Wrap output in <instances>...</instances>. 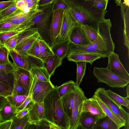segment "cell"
<instances>
[{"instance_id":"1","label":"cell","mask_w":129,"mask_h":129,"mask_svg":"<svg viewBox=\"0 0 129 129\" xmlns=\"http://www.w3.org/2000/svg\"><path fill=\"white\" fill-rule=\"evenodd\" d=\"M112 26L109 19L100 21L97 25L98 35L96 38L88 45L81 46L70 42L69 52L87 53L100 56L101 58L108 57L114 52V43L110 31Z\"/></svg>"},{"instance_id":"2","label":"cell","mask_w":129,"mask_h":129,"mask_svg":"<svg viewBox=\"0 0 129 129\" xmlns=\"http://www.w3.org/2000/svg\"><path fill=\"white\" fill-rule=\"evenodd\" d=\"M68 11L80 25H87L97 30L100 21L105 19L107 11L96 7L90 0H65Z\"/></svg>"},{"instance_id":"3","label":"cell","mask_w":129,"mask_h":129,"mask_svg":"<svg viewBox=\"0 0 129 129\" xmlns=\"http://www.w3.org/2000/svg\"><path fill=\"white\" fill-rule=\"evenodd\" d=\"M58 88V86H55L44 101L43 118L56 125L60 129H70V120L64 110Z\"/></svg>"},{"instance_id":"4","label":"cell","mask_w":129,"mask_h":129,"mask_svg":"<svg viewBox=\"0 0 129 129\" xmlns=\"http://www.w3.org/2000/svg\"><path fill=\"white\" fill-rule=\"evenodd\" d=\"M94 94L101 100L117 118L125 124L124 129H129V113L124 110L121 106L108 95L104 88H97Z\"/></svg>"},{"instance_id":"5","label":"cell","mask_w":129,"mask_h":129,"mask_svg":"<svg viewBox=\"0 0 129 129\" xmlns=\"http://www.w3.org/2000/svg\"><path fill=\"white\" fill-rule=\"evenodd\" d=\"M93 73L98 82L105 83L112 87L123 88L129 83V81L113 73L106 68L94 67Z\"/></svg>"},{"instance_id":"6","label":"cell","mask_w":129,"mask_h":129,"mask_svg":"<svg viewBox=\"0 0 129 129\" xmlns=\"http://www.w3.org/2000/svg\"><path fill=\"white\" fill-rule=\"evenodd\" d=\"M55 87L50 81H38L33 78L29 93L33 102L43 103L45 98Z\"/></svg>"},{"instance_id":"7","label":"cell","mask_w":129,"mask_h":129,"mask_svg":"<svg viewBox=\"0 0 129 129\" xmlns=\"http://www.w3.org/2000/svg\"><path fill=\"white\" fill-rule=\"evenodd\" d=\"M42 8V11L33 18L25 23L22 26L23 29L33 27L35 26L38 30L47 28L52 16V4L40 8Z\"/></svg>"},{"instance_id":"8","label":"cell","mask_w":129,"mask_h":129,"mask_svg":"<svg viewBox=\"0 0 129 129\" xmlns=\"http://www.w3.org/2000/svg\"><path fill=\"white\" fill-rule=\"evenodd\" d=\"M64 10L59 9L52 11L49 34L52 44L56 42L62 23Z\"/></svg>"},{"instance_id":"9","label":"cell","mask_w":129,"mask_h":129,"mask_svg":"<svg viewBox=\"0 0 129 129\" xmlns=\"http://www.w3.org/2000/svg\"><path fill=\"white\" fill-rule=\"evenodd\" d=\"M84 91L80 87L75 85L74 105L70 120V129H77L79 125V107L80 104L87 99Z\"/></svg>"},{"instance_id":"10","label":"cell","mask_w":129,"mask_h":129,"mask_svg":"<svg viewBox=\"0 0 129 129\" xmlns=\"http://www.w3.org/2000/svg\"><path fill=\"white\" fill-rule=\"evenodd\" d=\"M79 114L83 112H89L96 115L98 119L106 116L95 99L94 95L84 100L79 105Z\"/></svg>"},{"instance_id":"11","label":"cell","mask_w":129,"mask_h":129,"mask_svg":"<svg viewBox=\"0 0 129 129\" xmlns=\"http://www.w3.org/2000/svg\"><path fill=\"white\" fill-rule=\"evenodd\" d=\"M108 57V63L106 68L113 73L129 81V74L120 61L118 54L113 52Z\"/></svg>"},{"instance_id":"12","label":"cell","mask_w":129,"mask_h":129,"mask_svg":"<svg viewBox=\"0 0 129 129\" xmlns=\"http://www.w3.org/2000/svg\"><path fill=\"white\" fill-rule=\"evenodd\" d=\"M77 23L69 12L64 10L61 30L56 41L69 39L72 30Z\"/></svg>"},{"instance_id":"13","label":"cell","mask_w":129,"mask_h":129,"mask_svg":"<svg viewBox=\"0 0 129 129\" xmlns=\"http://www.w3.org/2000/svg\"><path fill=\"white\" fill-rule=\"evenodd\" d=\"M69 39L70 42L81 46H86L91 43L80 25L77 23L73 27Z\"/></svg>"},{"instance_id":"14","label":"cell","mask_w":129,"mask_h":129,"mask_svg":"<svg viewBox=\"0 0 129 129\" xmlns=\"http://www.w3.org/2000/svg\"><path fill=\"white\" fill-rule=\"evenodd\" d=\"M29 122L31 124H37L44 118V109L43 103L31 101L28 105Z\"/></svg>"},{"instance_id":"15","label":"cell","mask_w":129,"mask_h":129,"mask_svg":"<svg viewBox=\"0 0 129 129\" xmlns=\"http://www.w3.org/2000/svg\"><path fill=\"white\" fill-rule=\"evenodd\" d=\"M14 78L19 82L28 94L33 78L30 71L20 68H17L13 73Z\"/></svg>"},{"instance_id":"16","label":"cell","mask_w":129,"mask_h":129,"mask_svg":"<svg viewBox=\"0 0 129 129\" xmlns=\"http://www.w3.org/2000/svg\"><path fill=\"white\" fill-rule=\"evenodd\" d=\"M75 85L61 98L64 110L70 121L74 103Z\"/></svg>"},{"instance_id":"17","label":"cell","mask_w":129,"mask_h":129,"mask_svg":"<svg viewBox=\"0 0 129 129\" xmlns=\"http://www.w3.org/2000/svg\"><path fill=\"white\" fill-rule=\"evenodd\" d=\"M68 60L76 62L85 61L91 65L95 60L101 58L99 55L87 53H74L69 52L67 55Z\"/></svg>"},{"instance_id":"18","label":"cell","mask_w":129,"mask_h":129,"mask_svg":"<svg viewBox=\"0 0 129 129\" xmlns=\"http://www.w3.org/2000/svg\"><path fill=\"white\" fill-rule=\"evenodd\" d=\"M98 119L96 115L89 112H82L79 115L78 129H93Z\"/></svg>"},{"instance_id":"19","label":"cell","mask_w":129,"mask_h":129,"mask_svg":"<svg viewBox=\"0 0 129 129\" xmlns=\"http://www.w3.org/2000/svg\"><path fill=\"white\" fill-rule=\"evenodd\" d=\"M30 71L32 78L36 80L44 81H50L51 77L43 65L39 66L35 63H32Z\"/></svg>"},{"instance_id":"20","label":"cell","mask_w":129,"mask_h":129,"mask_svg":"<svg viewBox=\"0 0 129 129\" xmlns=\"http://www.w3.org/2000/svg\"><path fill=\"white\" fill-rule=\"evenodd\" d=\"M70 43L69 39L56 41L52 44L51 47L54 54L63 60L68 53Z\"/></svg>"},{"instance_id":"21","label":"cell","mask_w":129,"mask_h":129,"mask_svg":"<svg viewBox=\"0 0 129 129\" xmlns=\"http://www.w3.org/2000/svg\"><path fill=\"white\" fill-rule=\"evenodd\" d=\"M9 55L13 61V63L16 68H20L30 71L31 63L28 58H25L19 54L15 50H8Z\"/></svg>"},{"instance_id":"22","label":"cell","mask_w":129,"mask_h":129,"mask_svg":"<svg viewBox=\"0 0 129 129\" xmlns=\"http://www.w3.org/2000/svg\"><path fill=\"white\" fill-rule=\"evenodd\" d=\"M62 60L54 54L48 57L42 63L51 77L54 75L56 69L62 64Z\"/></svg>"},{"instance_id":"23","label":"cell","mask_w":129,"mask_h":129,"mask_svg":"<svg viewBox=\"0 0 129 129\" xmlns=\"http://www.w3.org/2000/svg\"><path fill=\"white\" fill-rule=\"evenodd\" d=\"M17 111V107L7 100L0 110V122L12 119L15 116Z\"/></svg>"},{"instance_id":"24","label":"cell","mask_w":129,"mask_h":129,"mask_svg":"<svg viewBox=\"0 0 129 129\" xmlns=\"http://www.w3.org/2000/svg\"><path fill=\"white\" fill-rule=\"evenodd\" d=\"M40 35L39 32L29 38L16 46L15 50L23 57L28 58L29 57L27 52Z\"/></svg>"},{"instance_id":"25","label":"cell","mask_w":129,"mask_h":129,"mask_svg":"<svg viewBox=\"0 0 129 129\" xmlns=\"http://www.w3.org/2000/svg\"><path fill=\"white\" fill-rule=\"evenodd\" d=\"M12 120L11 129H36V124L29 122L28 114L22 117L17 118L15 116Z\"/></svg>"},{"instance_id":"26","label":"cell","mask_w":129,"mask_h":129,"mask_svg":"<svg viewBox=\"0 0 129 129\" xmlns=\"http://www.w3.org/2000/svg\"><path fill=\"white\" fill-rule=\"evenodd\" d=\"M37 40L39 44L40 58L42 62L48 57L54 54L51 46L42 39L40 35L38 37Z\"/></svg>"},{"instance_id":"27","label":"cell","mask_w":129,"mask_h":129,"mask_svg":"<svg viewBox=\"0 0 129 129\" xmlns=\"http://www.w3.org/2000/svg\"><path fill=\"white\" fill-rule=\"evenodd\" d=\"M120 128L112 119L106 116L97 120L93 129H119Z\"/></svg>"},{"instance_id":"28","label":"cell","mask_w":129,"mask_h":129,"mask_svg":"<svg viewBox=\"0 0 129 129\" xmlns=\"http://www.w3.org/2000/svg\"><path fill=\"white\" fill-rule=\"evenodd\" d=\"M94 95L98 103L106 115L112 119L120 128L124 126L125 124L117 118L109 108L101 100L94 94Z\"/></svg>"},{"instance_id":"29","label":"cell","mask_w":129,"mask_h":129,"mask_svg":"<svg viewBox=\"0 0 129 129\" xmlns=\"http://www.w3.org/2000/svg\"><path fill=\"white\" fill-rule=\"evenodd\" d=\"M75 62L77 66V77L75 84L77 86L80 87L85 75L87 62L84 61H79Z\"/></svg>"},{"instance_id":"30","label":"cell","mask_w":129,"mask_h":129,"mask_svg":"<svg viewBox=\"0 0 129 129\" xmlns=\"http://www.w3.org/2000/svg\"><path fill=\"white\" fill-rule=\"evenodd\" d=\"M108 95L113 100L121 106L125 107L128 110L129 101L128 98L122 96L110 90H106Z\"/></svg>"},{"instance_id":"31","label":"cell","mask_w":129,"mask_h":129,"mask_svg":"<svg viewBox=\"0 0 129 129\" xmlns=\"http://www.w3.org/2000/svg\"><path fill=\"white\" fill-rule=\"evenodd\" d=\"M15 30H22L20 26L10 22L3 21L0 23V33Z\"/></svg>"},{"instance_id":"32","label":"cell","mask_w":129,"mask_h":129,"mask_svg":"<svg viewBox=\"0 0 129 129\" xmlns=\"http://www.w3.org/2000/svg\"><path fill=\"white\" fill-rule=\"evenodd\" d=\"M27 54L29 57H32L42 62L40 58L39 44L37 39L27 51Z\"/></svg>"},{"instance_id":"33","label":"cell","mask_w":129,"mask_h":129,"mask_svg":"<svg viewBox=\"0 0 129 129\" xmlns=\"http://www.w3.org/2000/svg\"><path fill=\"white\" fill-rule=\"evenodd\" d=\"M28 95H11L7 97V100L17 108L27 98Z\"/></svg>"},{"instance_id":"34","label":"cell","mask_w":129,"mask_h":129,"mask_svg":"<svg viewBox=\"0 0 129 129\" xmlns=\"http://www.w3.org/2000/svg\"><path fill=\"white\" fill-rule=\"evenodd\" d=\"M11 95H28V94L21 84L14 78Z\"/></svg>"},{"instance_id":"35","label":"cell","mask_w":129,"mask_h":129,"mask_svg":"<svg viewBox=\"0 0 129 129\" xmlns=\"http://www.w3.org/2000/svg\"><path fill=\"white\" fill-rule=\"evenodd\" d=\"M80 25L91 43L96 38L98 35L97 30L87 25Z\"/></svg>"},{"instance_id":"36","label":"cell","mask_w":129,"mask_h":129,"mask_svg":"<svg viewBox=\"0 0 129 129\" xmlns=\"http://www.w3.org/2000/svg\"><path fill=\"white\" fill-rule=\"evenodd\" d=\"M25 13L23 10L18 8L17 10L9 16L4 18L2 21L11 22L18 25V21L19 18L23 13Z\"/></svg>"},{"instance_id":"37","label":"cell","mask_w":129,"mask_h":129,"mask_svg":"<svg viewBox=\"0 0 129 129\" xmlns=\"http://www.w3.org/2000/svg\"><path fill=\"white\" fill-rule=\"evenodd\" d=\"M75 84V82L70 80L58 86V91L60 97H62Z\"/></svg>"},{"instance_id":"38","label":"cell","mask_w":129,"mask_h":129,"mask_svg":"<svg viewBox=\"0 0 129 129\" xmlns=\"http://www.w3.org/2000/svg\"><path fill=\"white\" fill-rule=\"evenodd\" d=\"M9 51L4 45L0 46V64H6L11 62L9 58Z\"/></svg>"},{"instance_id":"39","label":"cell","mask_w":129,"mask_h":129,"mask_svg":"<svg viewBox=\"0 0 129 129\" xmlns=\"http://www.w3.org/2000/svg\"><path fill=\"white\" fill-rule=\"evenodd\" d=\"M12 87L6 82L0 81V94L5 97L11 95Z\"/></svg>"},{"instance_id":"40","label":"cell","mask_w":129,"mask_h":129,"mask_svg":"<svg viewBox=\"0 0 129 129\" xmlns=\"http://www.w3.org/2000/svg\"><path fill=\"white\" fill-rule=\"evenodd\" d=\"M22 31L15 30L0 33V40L2 44L3 45L8 39L15 35L18 34Z\"/></svg>"},{"instance_id":"41","label":"cell","mask_w":129,"mask_h":129,"mask_svg":"<svg viewBox=\"0 0 129 129\" xmlns=\"http://www.w3.org/2000/svg\"><path fill=\"white\" fill-rule=\"evenodd\" d=\"M37 129H60L54 124L43 118L36 125Z\"/></svg>"},{"instance_id":"42","label":"cell","mask_w":129,"mask_h":129,"mask_svg":"<svg viewBox=\"0 0 129 129\" xmlns=\"http://www.w3.org/2000/svg\"><path fill=\"white\" fill-rule=\"evenodd\" d=\"M18 35L10 38L4 43L3 45L8 50H15L18 40Z\"/></svg>"},{"instance_id":"43","label":"cell","mask_w":129,"mask_h":129,"mask_svg":"<svg viewBox=\"0 0 129 129\" xmlns=\"http://www.w3.org/2000/svg\"><path fill=\"white\" fill-rule=\"evenodd\" d=\"M0 81L6 82L13 87L14 82L13 73H8L0 71Z\"/></svg>"},{"instance_id":"44","label":"cell","mask_w":129,"mask_h":129,"mask_svg":"<svg viewBox=\"0 0 129 129\" xmlns=\"http://www.w3.org/2000/svg\"><path fill=\"white\" fill-rule=\"evenodd\" d=\"M14 1V2L10 6L1 11V15L4 18L9 16L18 9L17 6L16 2Z\"/></svg>"},{"instance_id":"45","label":"cell","mask_w":129,"mask_h":129,"mask_svg":"<svg viewBox=\"0 0 129 129\" xmlns=\"http://www.w3.org/2000/svg\"><path fill=\"white\" fill-rule=\"evenodd\" d=\"M59 9L68 11V7L65 0H55L52 4V11Z\"/></svg>"},{"instance_id":"46","label":"cell","mask_w":129,"mask_h":129,"mask_svg":"<svg viewBox=\"0 0 129 129\" xmlns=\"http://www.w3.org/2000/svg\"><path fill=\"white\" fill-rule=\"evenodd\" d=\"M16 69L14 64L11 62L6 64H0V71L8 73H13Z\"/></svg>"},{"instance_id":"47","label":"cell","mask_w":129,"mask_h":129,"mask_svg":"<svg viewBox=\"0 0 129 129\" xmlns=\"http://www.w3.org/2000/svg\"><path fill=\"white\" fill-rule=\"evenodd\" d=\"M94 6L98 9L102 11L106 10L108 0H90Z\"/></svg>"},{"instance_id":"48","label":"cell","mask_w":129,"mask_h":129,"mask_svg":"<svg viewBox=\"0 0 129 129\" xmlns=\"http://www.w3.org/2000/svg\"><path fill=\"white\" fill-rule=\"evenodd\" d=\"M31 101L32 100L30 95L28 94L27 98L17 108V111L23 109L26 107Z\"/></svg>"},{"instance_id":"49","label":"cell","mask_w":129,"mask_h":129,"mask_svg":"<svg viewBox=\"0 0 129 129\" xmlns=\"http://www.w3.org/2000/svg\"><path fill=\"white\" fill-rule=\"evenodd\" d=\"M55 0H39L38 4L39 8L48 6L52 4Z\"/></svg>"},{"instance_id":"50","label":"cell","mask_w":129,"mask_h":129,"mask_svg":"<svg viewBox=\"0 0 129 129\" xmlns=\"http://www.w3.org/2000/svg\"><path fill=\"white\" fill-rule=\"evenodd\" d=\"M28 111L29 107L27 105L23 109L17 111L15 116L17 118L22 117L28 114Z\"/></svg>"},{"instance_id":"51","label":"cell","mask_w":129,"mask_h":129,"mask_svg":"<svg viewBox=\"0 0 129 129\" xmlns=\"http://www.w3.org/2000/svg\"><path fill=\"white\" fill-rule=\"evenodd\" d=\"M12 119L0 122V129H11Z\"/></svg>"},{"instance_id":"52","label":"cell","mask_w":129,"mask_h":129,"mask_svg":"<svg viewBox=\"0 0 129 129\" xmlns=\"http://www.w3.org/2000/svg\"><path fill=\"white\" fill-rule=\"evenodd\" d=\"M14 2L13 0H9L7 1L0 2V11L6 9Z\"/></svg>"},{"instance_id":"53","label":"cell","mask_w":129,"mask_h":129,"mask_svg":"<svg viewBox=\"0 0 129 129\" xmlns=\"http://www.w3.org/2000/svg\"><path fill=\"white\" fill-rule=\"evenodd\" d=\"M7 101L6 97L0 94V110L2 109Z\"/></svg>"},{"instance_id":"54","label":"cell","mask_w":129,"mask_h":129,"mask_svg":"<svg viewBox=\"0 0 129 129\" xmlns=\"http://www.w3.org/2000/svg\"><path fill=\"white\" fill-rule=\"evenodd\" d=\"M129 85H127V87L126 90V92L127 94V97L129 98Z\"/></svg>"},{"instance_id":"55","label":"cell","mask_w":129,"mask_h":129,"mask_svg":"<svg viewBox=\"0 0 129 129\" xmlns=\"http://www.w3.org/2000/svg\"><path fill=\"white\" fill-rule=\"evenodd\" d=\"M115 3L117 4V5L120 6L121 4V0H115Z\"/></svg>"},{"instance_id":"56","label":"cell","mask_w":129,"mask_h":129,"mask_svg":"<svg viewBox=\"0 0 129 129\" xmlns=\"http://www.w3.org/2000/svg\"><path fill=\"white\" fill-rule=\"evenodd\" d=\"M123 3L126 6L129 7V0H124Z\"/></svg>"},{"instance_id":"57","label":"cell","mask_w":129,"mask_h":129,"mask_svg":"<svg viewBox=\"0 0 129 129\" xmlns=\"http://www.w3.org/2000/svg\"><path fill=\"white\" fill-rule=\"evenodd\" d=\"M1 11H0V23L4 18L1 15Z\"/></svg>"},{"instance_id":"58","label":"cell","mask_w":129,"mask_h":129,"mask_svg":"<svg viewBox=\"0 0 129 129\" xmlns=\"http://www.w3.org/2000/svg\"><path fill=\"white\" fill-rule=\"evenodd\" d=\"M2 45H3L2 44V43H1L0 40V46H1Z\"/></svg>"},{"instance_id":"59","label":"cell","mask_w":129,"mask_h":129,"mask_svg":"<svg viewBox=\"0 0 129 129\" xmlns=\"http://www.w3.org/2000/svg\"><path fill=\"white\" fill-rule=\"evenodd\" d=\"M13 0V1H14V0Z\"/></svg>"},{"instance_id":"60","label":"cell","mask_w":129,"mask_h":129,"mask_svg":"<svg viewBox=\"0 0 129 129\" xmlns=\"http://www.w3.org/2000/svg\"><path fill=\"white\" fill-rule=\"evenodd\" d=\"M106 0L107 1V0Z\"/></svg>"},{"instance_id":"61","label":"cell","mask_w":129,"mask_h":129,"mask_svg":"<svg viewBox=\"0 0 129 129\" xmlns=\"http://www.w3.org/2000/svg\"></svg>"}]
</instances>
